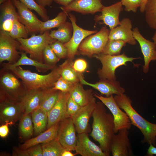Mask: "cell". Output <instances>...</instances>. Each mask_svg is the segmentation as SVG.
<instances>
[{"label": "cell", "instance_id": "6da1fadb", "mask_svg": "<svg viewBox=\"0 0 156 156\" xmlns=\"http://www.w3.org/2000/svg\"><path fill=\"white\" fill-rule=\"evenodd\" d=\"M105 105L101 101L96 103L92 115V129L90 135L99 143L107 156H109L112 140L115 134V125L113 115L107 112Z\"/></svg>", "mask_w": 156, "mask_h": 156}, {"label": "cell", "instance_id": "7a4b0ae2", "mask_svg": "<svg viewBox=\"0 0 156 156\" xmlns=\"http://www.w3.org/2000/svg\"><path fill=\"white\" fill-rule=\"evenodd\" d=\"M114 99L118 106L129 116L132 125L137 127L144 137L143 142L156 146V124L151 123L142 117L132 105V101L124 93L116 95Z\"/></svg>", "mask_w": 156, "mask_h": 156}, {"label": "cell", "instance_id": "3957f363", "mask_svg": "<svg viewBox=\"0 0 156 156\" xmlns=\"http://www.w3.org/2000/svg\"><path fill=\"white\" fill-rule=\"evenodd\" d=\"M10 70L22 81L27 90L46 89L52 88L60 77L58 67L55 66L49 73L41 75L23 69L20 66L10 68Z\"/></svg>", "mask_w": 156, "mask_h": 156}, {"label": "cell", "instance_id": "277c9868", "mask_svg": "<svg viewBox=\"0 0 156 156\" xmlns=\"http://www.w3.org/2000/svg\"><path fill=\"white\" fill-rule=\"evenodd\" d=\"M19 79L10 70L3 68L1 69L0 100L21 102L27 90Z\"/></svg>", "mask_w": 156, "mask_h": 156}, {"label": "cell", "instance_id": "5b68a950", "mask_svg": "<svg viewBox=\"0 0 156 156\" xmlns=\"http://www.w3.org/2000/svg\"><path fill=\"white\" fill-rule=\"evenodd\" d=\"M50 34L47 30L40 35L33 34L29 38H18L16 40L20 43L18 49L29 54L30 58L44 63V49L47 46L57 40L51 37Z\"/></svg>", "mask_w": 156, "mask_h": 156}, {"label": "cell", "instance_id": "8992f818", "mask_svg": "<svg viewBox=\"0 0 156 156\" xmlns=\"http://www.w3.org/2000/svg\"><path fill=\"white\" fill-rule=\"evenodd\" d=\"M101 63L102 67L99 70L98 73L101 79L116 80L115 71L118 67L122 65L126 66L128 62H132L140 57H128L124 53L117 55H110L102 53L93 56Z\"/></svg>", "mask_w": 156, "mask_h": 156}, {"label": "cell", "instance_id": "52a82bcc", "mask_svg": "<svg viewBox=\"0 0 156 156\" xmlns=\"http://www.w3.org/2000/svg\"><path fill=\"white\" fill-rule=\"evenodd\" d=\"M110 31L106 27H102L99 31L86 37L78 47L80 53L89 57L102 53L109 40Z\"/></svg>", "mask_w": 156, "mask_h": 156}, {"label": "cell", "instance_id": "ba28073f", "mask_svg": "<svg viewBox=\"0 0 156 156\" xmlns=\"http://www.w3.org/2000/svg\"><path fill=\"white\" fill-rule=\"evenodd\" d=\"M93 94L94 96L100 100L111 112L114 117L115 133L122 129H130L132 125L131 120L126 113L123 111L118 105L113 95L104 97L96 93Z\"/></svg>", "mask_w": 156, "mask_h": 156}, {"label": "cell", "instance_id": "9c48e42d", "mask_svg": "<svg viewBox=\"0 0 156 156\" xmlns=\"http://www.w3.org/2000/svg\"><path fill=\"white\" fill-rule=\"evenodd\" d=\"M19 42L12 37L8 32L0 31V63L4 61L14 64L19 60L20 52L17 51Z\"/></svg>", "mask_w": 156, "mask_h": 156}, {"label": "cell", "instance_id": "30bf717a", "mask_svg": "<svg viewBox=\"0 0 156 156\" xmlns=\"http://www.w3.org/2000/svg\"><path fill=\"white\" fill-rule=\"evenodd\" d=\"M68 17L73 27V33L72 37L67 42L64 43L68 50V59L72 61L77 53L78 47L84 39L92 34L98 32L96 30H89L84 29L77 25L76 23V19L74 15L68 13Z\"/></svg>", "mask_w": 156, "mask_h": 156}, {"label": "cell", "instance_id": "8fae6325", "mask_svg": "<svg viewBox=\"0 0 156 156\" xmlns=\"http://www.w3.org/2000/svg\"><path fill=\"white\" fill-rule=\"evenodd\" d=\"M76 132L71 118H66L60 122L57 138L61 144L66 150L75 151L77 140Z\"/></svg>", "mask_w": 156, "mask_h": 156}, {"label": "cell", "instance_id": "7c38bea8", "mask_svg": "<svg viewBox=\"0 0 156 156\" xmlns=\"http://www.w3.org/2000/svg\"><path fill=\"white\" fill-rule=\"evenodd\" d=\"M96 104L94 97L88 104L81 106L71 118L78 134L84 133H88L91 132L89 121Z\"/></svg>", "mask_w": 156, "mask_h": 156}, {"label": "cell", "instance_id": "4fadbf2b", "mask_svg": "<svg viewBox=\"0 0 156 156\" xmlns=\"http://www.w3.org/2000/svg\"><path fill=\"white\" fill-rule=\"evenodd\" d=\"M24 113V108L21 102L0 100L1 122H9L12 124L20 119Z\"/></svg>", "mask_w": 156, "mask_h": 156}, {"label": "cell", "instance_id": "5bb4252c", "mask_svg": "<svg viewBox=\"0 0 156 156\" xmlns=\"http://www.w3.org/2000/svg\"><path fill=\"white\" fill-rule=\"evenodd\" d=\"M134 38L139 43L143 55L144 64L143 71L147 73L149 70V65L152 61L156 60V44L144 38L140 33L137 27L133 29Z\"/></svg>", "mask_w": 156, "mask_h": 156}, {"label": "cell", "instance_id": "9a60e30c", "mask_svg": "<svg viewBox=\"0 0 156 156\" xmlns=\"http://www.w3.org/2000/svg\"><path fill=\"white\" fill-rule=\"evenodd\" d=\"M17 10L18 21L24 25L29 32H39L42 21L39 19L31 10L19 0H12Z\"/></svg>", "mask_w": 156, "mask_h": 156}, {"label": "cell", "instance_id": "2e32d148", "mask_svg": "<svg viewBox=\"0 0 156 156\" xmlns=\"http://www.w3.org/2000/svg\"><path fill=\"white\" fill-rule=\"evenodd\" d=\"M129 130L124 129L114 134L112 140L111 153L113 156H131L133 154Z\"/></svg>", "mask_w": 156, "mask_h": 156}, {"label": "cell", "instance_id": "e0dca14e", "mask_svg": "<svg viewBox=\"0 0 156 156\" xmlns=\"http://www.w3.org/2000/svg\"><path fill=\"white\" fill-rule=\"evenodd\" d=\"M69 96V93L60 92L56 103L48 113L47 129L68 118L67 105Z\"/></svg>", "mask_w": 156, "mask_h": 156}, {"label": "cell", "instance_id": "ac0fdd59", "mask_svg": "<svg viewBox=\"0 0 156 156\" xmlns=\"http://www.w3.org/2000/svg\"><path fill=\"white\" fill-rule=\"evenodd\" d=\"M104 6L101 0H74L60 8L68 13L73 11L84 14L101 12Z\"/></svg>", "mask_w": 156, "mask_h": 156}, {"label": "cell", "instance_id": "d6986e66", "mask_svg": "<svg viewBox=\"0 0 156 156\" xmlns=\"http://www.w3.org/2000/svg\"><path fill=\"white\" fill-rule=\"evenodd\" d=\"M120 1L110 6H104L101 12V14L95 16L94 20L96 22L102 21L103 23L108 26L110 29L116 27L120 24L119 16L123 10Z\"/></svg>", "mask_w": 156, "mask_h": 156}, {"label": "cell", "instance_id": "ffe728a7", "mask_svg": "<svg viewBox=\"0 0 156 156\" xmlns=\"http://www.w3.org/2000/svg\"><path fill=\"white\" fill-rule=\"evenodd\" d=\"M75 151L82 156H107L99 146L90 139L88 133L78 134Z\"/></svg>", "mask_w": 156, "mask_h": 156}, {"label": "cell", "instance_id": "44dd1931", "mask_svg": "<svg viewBox=\"0 0 156 156\" xmlns=\"http://www.w3.org/2000/svg\"><path fill=\"white\" fill-rule=\"evenodd\" d=\"M80 82L82 84L90 86L99 91L102 95L109 97L111 95H120L124 93L125 89L120 82L116 80L102 79L95 83H91L86 81L81 74L79 75Z\"/></svg>", "mask_w": 156, "mask_h": 156}, {"label": "cell", "instance_id": "7402d4cb", "mask_svg": "<svg viewBox=\"0 0 156 156\" xmlns=\"http://www.w3.org/2000/svg\"><path fill=\"white\" fill-rule=\"evenodd\" d=\"M132 27V22L129 18H123L119 25L110 30L109 40H121L131 45H135L137 42L133 37Z\"/></svg>", "mask_w": 156, "mask_h": 156}, {"label": "cell", "instance_id": "603a6c76", "mask_svg": "<svg viewBox=\"0 0 156 156\" xmlns=\"http://www.w3.org/2000/svg\"><path fill=\"white\" fill-rule=\"evenodd\" d=\"M46 89H33L27 91L21 101L24 108V114L31 113L39 107Z\"/></svg>", "mask_w": 156, "mask_h": 156}, {"label": "cell", "instance_id": "cb8c5ba5", "mask_svg": "<svg viewBox=\"0 0 156 156\" xmlns=\"http://www.w3.org/2000/svg\"><path fill=\"white\" fill-rule=\"evenodd\" d=\"M60 123L53 126L38 136L27 140L21 145L19 148L23 150L26 149L40 143L49 142L55 139L57 137Z\"/></svg>", "mask_w": 156, "mask_h": 156}, {"label": "cell", "instance_id": "d4e9b609", "mask_svg": "<svg viewBox=\"0 0 156 156\" xmlns=\"http://www.w3.org/2000/svg\"><path fill=\"white\" fill-rule=\"evenodd\" d=\"M21 57L16 63L10 64L5 63H2L3 68L8 69L10 68L16 67L22 65H29L35 67L36 70L39 72L45 73L48 70L53 69L55 66L47 65L40 62L37 61L29 57L25 52H20Z\"/></svg>", "mask_w": 156, "mask_h": 156}, {"label": "cell", "instance_id": "484cf974", "mask_svg": "<svg viewBox=\"0 0 156 156\" xmlns=\"http://www.w3.org/2000/svg\"><path fill=\"white\" fill-rule=\"evenodd\" d=\"M70 96L81 106L88 104L94 97L91 90H85L79 82L75 83L69 92Z\"/></svg>", "mask_w": 156, "mask_h": 156}, {"label": "cell", "instance_id": "4316f807", "mask_svg": "<svg viewBox=\"0 0 156 156\" xmlns=\"http://www.w3.org/2000/svg\"><path fill=\"white\" fill-rule=\"evenodd\" d=\"M71 61L68 59L58 66V72L61 77L72 83L80 81V73L73 68Z\"/></svg>", "mask_w": 156, "mask_h": 156}, {"label": "cell", "instance_id": "83f0119b", "mask_svg": "<svg viewBox=\"0 0 156 156\" xmlns=\"http://www.w3.org/2000/svg\"><path fill=\"white\" fill-rule=\"evenodd\" d=\"M34 130L39 133L47 127L48 121V113L39 107L31 113Z\"/></svg>", "mask_w": 156, "mask_h": 156}, {"label": "cell", "instance_id": "f1b7e54d", "mask_svg": "<svg viewBox=\"0 0 156 156\" xmlns=\"http://www.w3.org/2000/svg\"><path fill=\"white\" fill-rule=\"evenodd\" d=\"M73 27L71 22H66L58 28L57 30L51 31L50 36L63 43L68 42L72 36Z\"/></svg>", "mask_w": 156, "mask_h": 156}, {"label": "cell", "instance_id": "f546056e", "mask_svg": "<svg viewBox=\"0 0 156 156\" xmlns=\"http://www.w3.org/2000/svg\"><path fill=\"white\" fill-rule=\"evenodd\" d=\"M60 92L52 88L46 89L39 107L48 113L56 103Z\"/></svg>", "mask_w": 156, "mask_h": 156}, {"label": "cell", "instance_id": "4dcf8cb0", "mask_svg": "<svg viewBox=\"0 0 156 156\" xmlns=\"http://www.w3.org/2000/svg\"><path fill=\"white\" fill-rule=\"evenodd\" d=\"M12 0H7L1 7L0 24L6 20H18L19 16Z\"/></svg>", "mask_w": 156, "mask_h": 156}, {"label": "cell", "instance_id": "1f68e13d", "mask_svg": "<svg viewBox=\"0 0 156 156\" xmlns=\"http://www.w3.org/2000/svg\"><path fill=\"white\" fill-rule=\"evenodd\" d=\"M43 156H62L66 149L60 142L57 137L46 143L42 144Z\"/></svg>", "mask_w": 156, "mask_h": 156}, {"label": "cell", "instance_id": "d6a6232c", "mask_svg": "<svg viewBox=\"0 0 156 156\" xmlns=\"http://www.w3.org/2000/svg\"><path fill=\"white\" fill-rule=\"evenodd\" d=\"M68 14V13L62 11L54 18L42 21L39 32L42 34L46 31L53 28L59 27L66 22Z\"/></svg>", "mask_w": 156, "mask_h": 156}, {"label": "cell", "instance_id": "836d02e7", "mask_svg": "<svg viewBox=\"0 0 156 156\" xmlns=\"http://www.w3.org/2000/svg\"><path fill=\"white\" fill-rule=\"evenodd\" d=\"M32 123L30 114L23 115L20 119L18 126L19 133L22 138H26L32 135L34 130Z\"/></svg>", "mask_w": 156, "mask_h": 156}, {"label": "cell", "instance_id": "e575fe53", "mask_svg": "<svg viewBox=\"0 0 156 156\" xmlns=\"http://www.w3.org/2000/svg\"><path fill=\"white\" fill-rule=\"evenodd\" d=\"M144 12L147 24L156 31V0H147Z\"/></svg>", "mask_w": 156, "mask_h": 156}, {"label": "cell", "instance_id": "d590c367", "mask_svg": "<svg viewBox=\"0 0 156 156\" xmlns=\"http://www.w3.org/2000/svg\"><path fill=\"white\" fill-rule=\"evenodd\" d=\"M126 43L119 40H109L102 54L110 55L120 54L122 48L126 45Z\"/></svg>", "mask_w": 156, "mask_h": 156}, {"label": "cell", "instance_id": "8d00e7d4", "mask_svg": "<svg viewBox=\"0 0 156 156\" xmlns=\"http://www.w3.org/2000/svg\"><path fill=\"white\" fill-rule=\"evenodd\" d=\"M29 31L26 27L18 20L13 22V27L9 33L13 38L16 39L19 38H28Z\"/></svg>", "mask_w": 156, "mask_h": 156}, {"label": "cell", "instance_id": "74e56055", "mask_svg": "<svg viewBox=\"0 0 156 156\" xmlns=\"http://www.w3.org/2000/svg\"><path fill=\"white\" fill-rule=\"evenodd\" d=\"M31 10L36 12L44 21L49 20L47 10L34 0H19Z\"/></svg>", "mask_w": 156, "mask_h": 156}, {"label": "cell", "instance_id": "f35d334b", "mask_svg": "<svg viewBox=\"0 0 156 156\" xmlns=\"http://www.w3.org/2000/svg\"><path fill=\"white\" fill-rule=\"evenodd\" d=\"M74 84L60 76L54 83L52 88L63 92L69 93L73 89Z\"/></svg>", "mask_w": 156, "mask_h": 156}, {"label": "cell", "instance_id": "ab89813d", "mask_svg": "<svg viewBox=\"0 0 156 156\" xmlns=\"http://www.w3.org/2000/svg\"><path fill=\"white\" fill-rule=\"evenodd\" d=\"M50 45L55 54L60 59L67 57L68 50L64 43L56 40Z\"/></svg>", "mask_w": 156, "mask_h": 156}, {"label": "cell", "instance_id": "60d3db41", "mask_svg": "<svg viewBox=\"0 0 156 156\" xmlns=\"http://www.w3.org/2000/svg\"><path fill=\"white\" fill-rule=\"evenodd\" d=\"M43 55L44 63L47 65L55 66L60 60L55 54L50 45L45 48Z\"/></svg>", "mask_w": 156, "mask_h": 156}, {"label": "cell", "instance_id": "b9f144b4", "mask_svg": "<svg viewBox=\"0 0 156 156\" xmlns=\"http://www.w3.org/2000/svg\"><path fill=\"white\" fill-rule=\"evenodd\" d=\"M142 0H121L122 5L125 7V11L127 12L132 11L135 13L138 8L140 7Z\"/></svg>", "mask_w": 156, "mask_h": 156}, {"label": "cell", "instance_id": "7bdbcfd3", "mask_svg": "<svg viewBox=\"0 0 156 156\" xmlns=\"http://www.w3.org/2000/svg\"><path fill=\"white\" fill-rule=\"evenodd\" d=\"M81 107L70 96L67 105V112L68 118H71L80 109Z\"/></svg>", "mask_w": 156, "mask_h": 156}, {"label": "cell", "instance_id": "ee69618b", "mask_svg": "<svg viewBox=\"0 0 156 156\" xmlns=\"http://www.w3.org/2000/svg\"><path fill=\"white\" fill-rule=\"evenodd\" d=\"M74 69L79 73H82L86 69L87 64L86 61L81 59L76 60L73 64Z\"/></svg>", "mask_w": 156, "mask_h": 156}, {"label": "cell", "instance_id": "f6af8a7d", "mask_svg": "<svg viewBox=\"0 0 156 156\" xmlns=\"http://www.w3.org/2000/svg\"><path fill=\"white\" fill-rule=\"evenodd\" d=\"M29 156H43L42 145L38 144L26 149Z\"/></svg>", "mask_w": 156, "mask_h": 156}, {"label": "cell", "instance_id": "bcb514c9", "mask_svg": "<svg viewBox=\"0 0 156 156\" xmlns=\"http://www.w3.org/2000/svg\"><path fill=\"white\" fill-rule=\"evenodd\" d=\"M13 21L11 20H6L0 24V30L10 32L12 29Z\"/></svg>", "mask_w": 156, "mask_h": 156}, {"label": "cell", "instance_id": "7dc6e473", "mask_svg": "<svg viewBox=\"0 0 156 156\" xmlns=\"http://www.w3.org/2000/svg\"><path fill=\"white\" fill-rule=\"evenodd\" d=\"M11 124L10 123L6 122L0 126V136L1 138H4L7 136L9 131L8 126Z\"/></svg>", "mask_w": 156, "mask_h": 156}, {"label": "cell", "instance_id": "c3c4849f", "mask_svg": "<svg viewBox=\"0 0 156 156\" xmlns=\"http://www.w3.org/2000/svg\"><path fill=\"white\" fill-rule=\"evenodd\" d=\"M12 155L17 156H29L26 149L23 150L20 148H15L13 150Z\"/></svg>", "mask_w": 156, "mask_h": 156}, {"label": "cell", "instance_id": "681fc988", "mask_svg": "<svg viewBox=\"0 0 156 156\" xmlns=\"http://www.w3.org/2000/svg\"><path fill=\"white\" fill-rule=\"evenodd\" d=\"M35 1L38 4L45 8L47 6L50 5L53 0H36Z\"/></svg>", "mask_w": 156, "mask_h": 156}, {"label": "cell", "instance_id": "f907efd6", "mask_svg": "<svg viewBox=\"0 0 156 156\" xmlns=\"http://www.w3.org/2000/svg\"><path fill=\"white\" fill-rule=\"evenodd\" d=\"M148 147L147 153L148 156H152L156 155V148L152 144H151Z\"/></svg>", "mask_w": 156, "mask_h": 156}, {"label": "cell", "instance_id": "816d5d0a", "mask_svg": "<svg viewBox=\"0 0 156 156\" xmlns=\"http://www.w3.org/2000/svg\"><path fill=\"white\" fill-rule=\"evenodd\" d=\"M74 0H53L56 3L62 6H66Z\"/></svg>", "mask_w": 156, "mask_h": 156}, {"label": "cell", "instance_id": "f5cc1de1", "mask_svg": "<svg viewBox=\"0 0 156 156\" xmlns=\"http://www.w3.org/2000/svg\"><path fill=\"white\" fill-rule=\"evenodd\" d=\"M77 155L76 153H73L71 151L66 150L63 153L62 156H74Z\"/></svg>", "mask_w": 156, "mask_h": 156}, {"label": "cell", "instance_id": "db71d44e", "mask_svg": "<svg viewBox=\"0 0 156 156\" xmlns=\"http://www.w3.org/2000/svg\"><path fill=\"white\" fill-rule=\"evenodd\" d=\"M147 0H142L141 6L140 7V11L142 13H144L145 8Z\"/></svg>", "mask_w": 156, "mask_h": 156}, {"label": "cell", "instance_id": "11a10c76", "mask_svg": "<svg viewBox=\"0 0 156 156\" xmlns=\"http://www.w3.org/2000/svg\"><path fill=\"white\" fill-rule=\"evenodd\" d=\"M153 42L156 44V31L155 32L152 38Z\"/></svg>", "mask_w": 156, "mask_h": 156}, {"label": "cell", "instance_id": "9f6ffc18", "mask_svg": "<svg viewBox=\"0 0 156 156\" xmlns=\"http://www.w3.org/2000/svg\"><path fill=\"white\" fill-rule=\"evenodd\" d=\"M7 0H0V4H2Z\"/></svg>", "mask_w": 156, "mask_h": 156}]
</instances>
